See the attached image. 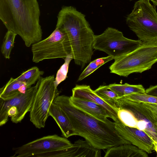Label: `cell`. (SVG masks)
Wrapping results in <instances>:
<instances>
[{"label":"cell","mask_w":157,"mask_h":157,"mask_svg":"<svg viewBox=\"0 0 157 157\" xmlns=\"http://www.w3.org/2000/svg\"><path fill=\"white\" fill-rule=\"evenodd\" d=\"M70 97L58 95L53 102L59 106L68 118L77 134L100 150L124 144H131L115 128L114 122H104L76 108L70 103Z\"/></svg>","instance_id":"1"},{"label":"cell","mask_w":157,"mask_h":157,"mask_svg":"<svg viewBox=\"0 0 157 157\" xmlns=\"http://www.w3.org/2000/svg\"><path fill=\"white\" fill-rule=\"evenodd\" d=\"M17 34L8 30L4 36L1 47V52L6 59H9L11 50L14 46L15 39Z\"/></svg>","instance_id":"23"},{"label":"cell","mask_w":157,"mask_h":157,"mask_svg":"<svg viewBox=\"0 0 157 157\" xmlns=\"http://www.w3.org/2000/svg\"><path fill=\"white\" fill-rule=\"evenodd\" d=\"M108 87L117 94L118 98L138 93H145V90L142 85H131L113 83L108 85Z\"/></svg>","instance_id":"19"},{"label":"cell","mask_w":157,"mask_h":157,"mask_svg":"<svg viewBox=\"0 0 157 157\" xmlns=\"http://www.w3.org/2000/svg\"><path fill=\"white\" fill-rule=\"evenodd\" d=\"M130 30L143 42L157 41V12L149 0H139L126 18Z\"/></svg>","instance_id":"6"},{"label":"cell","mask_w":157,"mask_h":157,"mask_svg":"<svg viewBox=\"0 0 157 157\" xmlns=\"http://www.w3.org/2000/svg\"><path fill=\"white\" fill-rule=\"evenodd\" d=\"M49 113V116H51L57 124L64 137L68 138L77 135L68 118L59 106L52 102Z\"/></svg>","instance_id":"16"},{"label":"cell","mask_w":157,"mask_h":157,"mask_svg":"<svg viewBox=\"0 0 157 157\" xmlns=\"http://www.w3.org/2000/svg\"><path fill=\"white\" fill-rule=\"evenodd\" d=\"M73 59L72 54L64 59V63L58 71L55 78V83L56 86L65 80L67 77L69 66L71 61Z\"/></svg>","instance_id":"24"},{"label":"cell","mask_w":157,"mask_h":157,"mask_svg":"<svg viewBox=\"0 0 157 157\" xmlns=\"http://www.w3.org/2000/svg\"><path fill=\"white\" fill-rule=\"evenodd\" d=\"M55 80L52 75L41 77L38 80V86L29 111L30 120L37 128L45 127L51 105L60 93Z\"/></svg>","instance_id":"7"},{"label":"cell","mask_w":157,"mask_h":157,"mask_svg":"<svg viewBox=\"0 0 157 157\" xmlns=\"http://www.w3.org/2000/svg\"><path fill=\"white\" fill-rule=\"evenodd\" d=\"M27 90L24 83L10 78L9 80L0 89V98L3 100L9 99L20 93H24Z\"/></svg>","instance_id":"18"},{"label":"cell","mask_w":157,"mask_h":157,"mask_svg":"<svg viewBox=\"0 0 157 157\" xmlns=\"http://www.w3.org/2000/svg\"><path fill=\"white\" fill-rule=\"evenodd\" d=\"M38 85L36 84L27 89L24 93H20L14 97L7 100L0 98V126L5 124L8 120L9 109L12 106L16 107L17 113L16 116L11 119L13 123L21 122L26 114L29 112Z\"/></svg>","instance_id":"11"},{"label":"cell","mask_w":157,"mask_h":157,"mask_svg":"<svg viewBox=\"0 0 157 157\" xmlns=\"http://www.w3.org/2000/svg\"><path fill=\"white\" fill-rule=\"evenodd\" d=\"M101 150L86 140L79 139L71 146L56 151V155L57 157H101Z\"/></svg>","instance_id":"13"},{"label":"cell","mask_w":157,"mask_h":157,"mask_svg":"<svg viewBox=\"0 0 157 157\" xmlns=\"http://www.w3.org/2000/svg\"><path fill=\"white\" fill-rule=\"evenodd\" d=\"M71 104L76 108L81 110L96 119L106 122L109 118L106 110L98 104L87 100L72 97L70 98Z\"/></svg>","instance_id":"15"},{"label":"cell","mask_w":157,"mask_h":157,"mask_svg":"<svg viewBox=\"0 0 157 157\" xmlns=\"http://www.w3.org/2000/svg\"><path fill=\"white\" fill-rule=\"evenodd\" d=\"M94 91L108 104L117 110L115 103L118 96L117 94L108 87V85L100 86Z\"/></svg>","instance_id":"21"},{"label":"cell","mask_w":157,"mask_h":157,"mask_svg":"<svg viewBox=\"0 0 157 157\" xmlns=\"http://www.w3.org/2000/svg\"><path fill=\"white\" fill-rule=\"evenodd\" d=\"M157 62V41L143 42L131 52L114 60L109 67L111 73L127 77L151 69Z\"/></svg>","instance_id":"5"},{"label":"cell","mask_w":157,"mask_h":157,"mask_svg":"<svg viewBox=\"0 0 157 157\" xmlns=\"http://www.w3.org/2000/svg\"><path fill=\"white\" fill-rule=\"evenodd\" d=\"M37 0H0V19L8 30L20 36L29 47L41 40Z\"/></svg>","instance_id":"2"},{"label":"cell","mask_w":157,"mask_h":157,"mask_svg":"<svg viewBox=\"0 0 157 157\" xmlns=\"http://www.w3.org/2000/svg\"><path fill=\"white\" fill-rule=\"evenodd\" d=\"M146 94L157 97V85L151 86L145 90Z\"/></svg>","instance_id":"26"},{"label":"cell","mask_w":157,"mask_h":157,"mask_svg":"<svg viewBox=\"0 0 157 157\" xmlns=\"http://www.w3.org/2000/svg\"><path fill=\"white\" fill-rule=\"evenodd\" d=\"M118 133L131 144L144 150L148 154L154 150L153 140L145 132L134 127L127 126L120 121L114 122Z\"/></svg>","instance_id":"12"},{"label":"cell","mask_w":157,"mask_h":157,"mask_svg":"<svg viewBox=\"0 0 157 157\" xmlns=\"http://www.w3.org/2000/svg\"><path fill=\"white\" fill-rule=\"evenodd\" d=\"M105 157H147L146 151L132 144H124L107 149Z\"/></svg>","instance_id":"17"},{"label":"cell","mask_w":157,"mask_h":157,"mask_svg":"<svg viewBox=\"0 0 157 157\" xmlns=\"http://www.w3.org/2000/svg\"><path fill=\"white\" fill-rule=\"evenodd\" d=\"M56 28L67 36L75 63L83 68L91 62L95 35L85 15L73 6H63L58 14Z\"/></svg>","instance_id":"3"},{"label":"cell","mask_w":157,"mask_h":157,"mask_svg":"<svg viewBox=\"0 0 157 157\" xmlns=\"http://www.w3.org/2000/svg\"><path fill=\"white\" fill-rule=\"evenodd\" d=\"M71 97L87 100L98 104L106 110L109 118L115 122L120 121L117 115L118 110L108 104L98 96L90 86L76 85L72 89Z\"/></svg>","instance_id":"14"},{"label":"cell","mask_w":157,"mask_h":157,"mask_svg":"<svg viewBox=\"0 0 157 157\" xmlns=\"http://www.w3.org/2000/svg\"><path fill=\"white\" fill-rule=\"evenodd\" d=\"M153 143L154 145V150L156 151L157 154V141L153 140Z\"/></svg>","instance_id":"29"},{"label":"cell","mask_w":157,"mask_h":157,"mask_svg":"<svg viewBox=\"0 0 157 157\" xmlns=\"http://www.w3.org/2000/svg\"><path fill=\"white\" fill-rule=\"evenodd\" d=\"M150 109L152 110L154 115L157 118V111H156V110H153V109Z\"/></svg>","instance_id":"30"},{"label":"cell","mask_w":157,"mask_h":157,"mask_svg":"<svg viewBox=\"0 0 157 157\" xmlns=\"http://www.w3.org/2000/svg\"></svg>","instance_id":"32"},{"label":"cell","mask_w":157,"mask_h":157,"mask_svg":"<svg viewBox=\"0 0 157 157\" xmlns=\"http://www.w3.org/2000/svg\"><path fill=\"white\" fill-rule=\"evenodd\" d=\"M151 1L155 6H157V0H149Z\"/></svg>","instance_id":"31"},{"label":"cell","mask_w":157,"mask_h":157,"mask_svg":"<svg viewBox=\"0 0 157 157\" xmlns=\"http://www.w3.org/2000/svg\"><path fill=\"white\" fill-rule=\"evenodd\" d=\"M33 61L46 59H64L71 53V48L66 35L56 28L47 38L32 45Z\"/></svg>","instance_id":"9"},{"label":"cell","mask_w":157,"mask_h":157,"mask_svg":"<svg viewBox=\"0 0 157 157\" xmlns=\"http://www.w3.org/2000/svg\"><path fill=\"white\" fill-rule=\"evenodd\" d=\"M72 144L67 138L56 134L48 135L13 148L14 154L11 157H36L40 154L69 147Z\"/></svg>","instance_id":"10"},{"label":"cell","mask_w":157,"mask_h":157,"mask_svg":"<svg viewBox=\"0 0 157 157\" xmlns=\"http://www.w3.org/2000/svg\"><path fill=\"white\" fill-rule=\"evenodd\" d=\"M122 97L139 102L157 104V97L145 93L134 94Z\"/></svg>","instance_id":"25"},{"label":"cell","mask_w":157,"mask_h":157,"mask_svg":"<svg viewBox=\"0 0 157 157\" xmlns=\"http://www.w3.org/2000/svg\"><path fill=\"white\" fill-rule=\"evenodd\" d=\"M147 107L157 111V104L142 102Z\"/></svg>","instance_id":"28"},{"label":"cell","mask_w":157,"mask_h":157,"mask_svg":"<svg viewBox=\"0 0 157 157\" xmlns=\"http://www.w3.org/2000/svg\"><path fill=\"white\" fill-rule=\"evenodd\" d=\"M44 73V72L40 71L37 67H33L23 72L16 78L25 83L27 90L35 84Z\"/></svg>","instance_id":"20"},{"label":"cell","mask_w":157,"mask_h":157,"mask_svg":"<svg viewBox=\"0 0 157 157\" xmlns=\"http://www.w3.org/2000/svg\"><path fill=\"white\" fill-rule=\"evenodd\" d=\"M142 43L140 40L127 38L117 29L108 27L101 34L94 35L93 48L104 52L115 60L131 52Z\"/></svg>","instance_id":"8"},{"label":"cell","mask_w":157,"mask_h":157,"mask_svg":"<svg viewBox=\"0 0 157 157\" xmlns=\"http://www.w3.org/2000/svg\"><path fill=\"white\" fill-rule=\"evenodd\" d=\"M113 59L114 58L112 56H108L106 57L96 59L91 62L80 75L78 81L83 80L100 67Z\"/></svg>","instance_id":"22"},{"label":"cell","mask_w":157,"mask_h":157,"mask_svg":"<svg viewBox=\"0 0 157 157\" xmlns=\"http://www.w3.org/2000/svg\"><path fill=\"white\" fill-rule=\"evenodd\" d=\"M17 113V110L16 107L13 106L8 110V114L9 117H10L11 119L14 118Z\"/></svg>","instance_id":"27"},{"label":"cell","mask_w":157,"mask_h":157,"mask_svg":"<svg viewBox=\"0 0 157 157\" xmlns=\"http://www.w3.org/2000/svg\"><path fill=\"white\" fill-rule=\"evenodd\" d=\"M119 120L124 124L144 131L157 141V118L142 102L123 97L115 101Z\"/></svg>","instance_id":"4"}]
</instances>
